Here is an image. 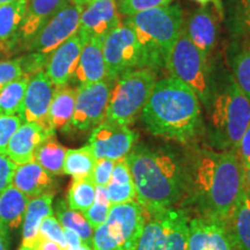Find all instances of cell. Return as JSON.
<instances>
[{"label":"cell","mask_w":250,"mask_h":250,"mask_svg":"<svg viewBox=\"0 0 250 250\" xmlns=\"http://www.w3.org/2000/svg\"><path fill=\"white\" fill-rule=\"evenodd\" d=\"M187 189L182 204L198 217L225 223L245 191V168L235 151L203 148L187 161Z\"/></svg>","instance_id":"1"},{"label":"cell","mask_w":250,"mask_h":250,"mask_svg":"<svg viewBox=\"0 0 250 250\" xmlns=\"http://www.w3.org/2000/svg\"><path fill=\"white\" fill-rule=\"evenodd\" d=\"M126 161L136 202L145 213L175 208L182 202L187 189L186 165L175 153L138 145L126 155Z\"/></svg>","instance_id":"2"},{"label":"cell","mask_w":250,"mask_h":250,"mask_svg":"<svg viewBox=\"0 0 250 250\" xmlns=\"http://www.w3.org/2000/svg\"><path fill=\"white\" fill-rule=\"evenodd\" d=\"M142 120L148 132L187 144L203 130L201 102L189 87L174 77L155 83Z\"/></svg>","instance_id":"3"},{"label":"cell","mask_w":250,"mask_h":250,"mask_svg":"<svg viewBox=\"0 0 250 250\" xmlns=\"http://www.w3.org/2000/svg\"><path fill=\"white\" fill-rule=\"evenodd\" d=\"M124 23L136 34L143 50L144 67L159 71L166 67L171 48L183 29V12L179 4L148 9L125 18Z\"/></svg>","instance_id":"4"},{"label":"cell","mask_w":250,"mask_h":250,"mask_svg":"<svg viewBox=\"0 0 250 250\" xmlns=\"http://www.w3.org/2000/svg\"><path fill=\"white\" fill-rule=\"evenodd\" d=\"M210 114V140L218 151H236L250 123V102L229 72L213 83L208 110Z\"/></svg>","instance_id":"5"},{"label":"cell","mask_w":250,"mask_h":250,"mask_svg":"<svg viewBox=\"0 0 250 250\" xmlns=\"http://www.w3.org/2000/svg\"><path fill=\"white\" fill-rule=\"evenodd\" d=\"M156 81V73L149 68L121 76L112 85L104 120L127 126L132 124L147 103Z\"/></svg>","instance_id":"6"},{"label":"cell","mask_w":250,"mask_h":250,"mask_svg":"<svg viewBox=\"0 0 250 250\" xmlns=\"http://www.w3.org/2000/svg\"><path fill=\"white\" fill-rule=\"evenodd\" d=\"M166 67L171 73V77L189 87L196 94L201 104L208 110L214 81L212 79L208 58L192 44L184 29L171 48Z\"/></svg>","instance_id":"7"},{"label":"cell","mask_w":250,"mask_h":250,"mask_svg":"<svg viewBox=\"0 0 250 250\" xmlns=\"http://www.w3.org/2000/svg\"><path fill=\"white\" fill-rule=\"evenodd\" d=\"M146 214L136 201L111 205L104 224L94 229L93 250H136Z\"/></svg>","instance_id":"8"},{"label":"cell","mask_w":250,"mask_h":250,"mask_svg":"<svg viewBox=\"0 0 250 250\" xmlns=\"http://www.w3.org/2000/svg\"><path fill=\"white\" fill-rule=\"evenodd\" d=\"M189 214L169 208L149 214L136 250H187Z\"/></svg>","instance_id":"9"},{"label":"cell","mask_w":250,"mask_h":250,"mask_svg":"<svg viewBox=\"0 0 250 250\" xmlns=\"http://www.w3.org/2000/svg\"><path fill=\"white\" fill-rule=\"evenodd\" d=\"M102 51L107 79L112 83L127 72L145 68L142 46L132 28L124 22L105 36Z\"/></svg>","instance_id":"10"},{"label":"cell","mask_w":250,"mask_h":250,"mask_svg":"<svg viewBox=\"0 0 250 250\" xmlns=\"http://www.w3.org/2000/svg\"><path fill=\"white\" fill-rule=\"evenodd\" d=\"M81 12L83 6L68 1L27 43V51L46 64L50 55L78 33Z\"/></svg>","instance_id":"11"},{"label":"cell","mask_w":250,"mask_h":250,"mask_svg":"<svg viewBox=\"0 0 250 250\" xmlns=\"http://www.w3.org/2000/svg\"><path fill=\"white\" fill-rule=\"evenodd\" d=\"M112 85V81L105 79L78 87L71 129L86 132L104 120Z\"/></svg>","instance_id":"12"},{"label":"cell","mask_w":250,"mask_h":250,"mask_svg":"<svg viewBox=\"0 0 250 250\" xmlns=\"http://www.w3.org/2000/svg\"><path fill=\"white\" fill-rule=\"evenodd\" d=\"M137 133L127 125H122L103 120L95 126L89 137L88 146L94 156L117 161L129 154L137 142Z\"/></svg>","instance_id":"13"},{"label":"cell","mask_w":250,"mask_h":250,"mask_svg":"<svg viewBox=\"0 0 250 250\" xmlns=\"http://www.w3.org/2000/svg\"><path fill=\"white\" fill-rule=\"evenodd\" d=\"M121 23L117 0H92L83 7L78 35L83 44L90 39L103 41Z\"/></svg>","instance_id":"14"},{"label":"cell","mask_w":250,"mask_h":250,"mask_svg":"<svg viewBox=\"0 0 250 250\" xmlns=\"http://www.w3.org/2000/svg\"><path fill=\"white\" fill-rule=\"evenodd\" d=\"M55 86L44 71H40L30 76L22 107L19 112L22 122H31L50 126L48 114Z\"/></svg>","instance_id":"15"},{"label":"cell","mask_w":250,"mask_h":250,"mask_svg":"<svg viewBox=\"0 0 250 250\" xmlns=\"http://www.w3.org/2000/svg\"><path fill=\"white\" fill-rule=\"evenodd\" d=\"M52 136L55 131L50 126L24 122L9 139L6 155L17 166L34 161L36 149Z\"/></svg>","instance_id":"16"},{"label":"cell","mask_w":250,"mask_h":250,"mask_svg":"<svg viewBox=\"0 0 250 250\" xmlns=\"http://www.w3.org/2000/svg\"><path fill=\"white\" fill-rule=\"evenodd\" d=\"M187 250H233V247L223 221L197 215L189 220Z\"/></svg>","instance_id":"17"},{"label":"cell","mask_w":250,"mask_h":250,"mask_svg":"<svg viewBox=\"0 0 250 250\" xmlns=\"http://www.w3.org/2000/svg\"><path fill=\"white\" fill-rule=\"evenodd\" d=\"M83 46V40L77 33L50 55L45 65V73L55 87L68 85L73 79Z\"/></svg>","instance_id":"18"},{"label":"cell","mask_w":250,"mask_h":250,"mask_svg":"<svg viewBox=\"0 0 250 250\" xmlns=\"http://www.w3.org/2000/svg\"><path fill=\"white\" fill-rule=\"evenodd\" d=\"M183 29L192 44L208 58L218 37V24L213 12L208 7L197 9L188 18Z\"/></svg>","instance_id":"19"},{"label":"cell","mask_w":250,"mask_h":250,"mask_svg":"<svg viewBox=\"0 0 250 250\" xmlns=\"http://www.w3.org/2000/svg\"><path fill=\"white\" fill-rule=\"evenodd\" d=\"M102 44L103 41L100 39H90L83 44L79 62L73 74V79L79 86L90 85L107 79Z\"/></svg>","instance_id":"20"},{"label":"cell","mask_w":250,"mask_h":250,"mask_svg":"<svg viewBox=\"0 0 250 250\" xmlns=\"http://www.w3.org/2000/svg\"><path fill=\"white\" fill-rule=\"evenodd\" d=\"M12 186L31 199L52 192L55 181L54 176L46 173L36 161H31L17 166L12 177Z\"/></svg>","instance_id":"21"},{"label":"cell","mask_w":250,"mask_h":250,"mask_svg":"<svg viewBox=\"0 0 250 250\" xmlns=\"http://www.w3.org/2000/svg\"><path fill=\"white\" fill-rule=\"evenodd\" d=\"M68 1L70 0H28L20 28V39L27 44Z\"/></svg>","instance_id":"22"},{"label":"cell","mask_w":250,"mask_h":250,"mask_svg":"<svg viewBox=\"0 0 250 250\" xmlns=\"http://www.w3.org/2000/svg\"><path fill=\"white\" fill-rule=\"evenodd\" d=\"M224 224L233 250H250V193L246 189Z\"/></svg>","instance_id":"23"},{"label":"cell","mask_w":250,"mask_h":250,"mask_svg":"<svg viewBox=\"0 0 250 250\" xmlns=\"http://www.w3.org/2000/svg\"><path fill=\"white\" fill-rule=\"evenodd\" d=\"M28 0L0 6V52L9 54L20 40V28Z\"/></svg>","instance_id":"24"},{"label":"cell","mask_w":250,"mask_h":250,"mask_svg":"<svg viewBox=\"0 0 250 250\" xmlns=\"http://www.w3.org/2000/svg\"><path fill=\"white\" fill-rule=\"evenodd\" d=\"M77 88L68 85L55 87L54 96L49 108L48 123L52 130L65 131L71 130V122L76 107Z\"/></svg>","instance_id":"25"},{"label":"cell","mask_w":250,"mask_h":250,"mask_svg":"<svg viewBox=\"0 0 250 250\" xmlns=\"http://www.w3.org/2000/svg\"><path fill=\"white\" fill-rule=\"evenodd\" d=\"M52 201H54V192L29 199L22 224V247L33 249L39 236L42 220L54 214Z\"/></svg>","instance_id":"26"},{"label":"cell","mask_w":250,"mask_h":250,"mask_svg":"<svg viewBox=\"0 0 250 250\" xmlns=\"http://www.w3.org/2000/svg\"><path fill=\"white\" fill-rule=\"evenodd\" d=\"M28 203L29 198L12 184L0 193V224L6 232L18 229L23 224Z\"/></svg>","instance_id":"27"},{"label":"cell","mask_w":250,"mask_h":250,"mask_svg":"<svg viewBox=\"0 0 250 250\" xmlns=\"http://www.w3.org/2000/svg\"><path fill=\"white\" fill-rule=\"evenodd\" d=\"M230 73L250 102V37H242L230 46Z\"/></svg>","instance_id":"28"},{"label":"cell","mask_w":250,"mask_h":250,"mask_svg":"<svg viewBox=\"0 0 250 250\" xmlns=\"http://www.w3.org/2000/svg\"><path fill=\"white\" fill-rule=\"evenodd\" d=\"M107 190L111 205L124 204V203L136 201V189H134L126 156L115 161L111 179L107 186Z\"/></svg>","instance_id":"29"},{"label":"cell","mask_w":250,"mask_h":250,"mask_svg":"<svg viewBox=\"0 0 250 250\" xmlns=\"http://www.w3.org/2000/svg\"><path fill=\"white\" fill-rule=\"evenodd\" d=\"M67 149L55 138V136L46 139L34 155V161H36L41 167L52 176H59L62 173L65 155Z\"/></svg>","instance_id":"30"},{"label":"cell","mask_w":250,"mask_h":250,"mask_svg":"<svg viewBox=\"0 0 250 250\" xmlns=\"http://www.w3.org/2000/svg\"><path fill=\"white\" fill-rule=\"evenodd\" d=\"M95 164L96 158L88 145L76 149H67L62 166V173L70 175L73 180L87 179L92 176Z\"/></svg>","instance_id":"31"},{"label":"cell","mask_w":250,"mask_h":250,"mask_svg":"<svg viewBox=\"0 0 250 250\" xmlns=\"http://www.w3.org/2000/svg\"><path fill=\"white\" fill-rule=\"evenodd\" d=\"M56 214L62 228L73 230L80 236L81 241L92 246L94 229L83 212L72 210L68 208L67 203L61 199L56 204Z\"/></svg>","instance_id":"32"},{"label":"cell","mask_w":250,"mask_h":250,"mask_svg":"<svg viewBox=\"0 0 250 250\" xmlns=\"http://www.w3.org/2000/svg\"><path fill=\"white\" fill-rule=\"evenodd\" d=\"M29 79V74L23 73L0 92V114L17 115L20 112Z\"/></svg>","instance_id":"33"},{"label":"cell","mask_w":250,"mask_h":250,"mask_svg":"<svg viewBox=\"0 0 250 250\" xmlns=\"http://www.w3.org/2000/svg\"><path fill=\"white\" fill-rule=\"evenodd\" d=\"M96 186L90 177L73 180L68 189L67 205L72 210L86 212L95 199Z\"/></svg>","instance_id":"34"},{"label":"cell","mask_w":250,"mask_h":250,"mask_svg":"<svg viewBox=\"0 0 250 250\" xmlns=\"http://www.w3.org/2000/svg\"><path fill=\"white\" fill-rule=\"evenodd\" d=\"M110 208L111 203L110 199H109L107 187H96L94 203L88 210L83 212V214H85L90 226L93 227V229H95V228H98L102 224L105 223V220L108 219Z\"/></svg>","instance_id":"35"},{"label":"cell","mask_w":250,"mask_h":250,"mask_svg":"<svg viewBox=\"0 0 250 250\" xmlns=\"http://www.w3.org/2000/svg\"><path fill=\"white\" fill-rule=\"evenodd\" d=\"M230 28L239 39L250 37V0H233Z\"/></svg>","instance_id":"36"},{"label":"cell","mask_w":250,"mask_h":250,"mask_svg":"<svg viewBox=\"0 0 250 250\" xmlns=\"http://www.w3.org/2000/svg\"><path fill=\"white\" fill-rule=\"evenodd\" d=\"M173 0H117V11L121 17H131L139 12L170 5Z\"/></svg>","instance_id":"37"},{"label":"cell","mask_w":250,"mask_h":250,"mask_svg":"<svg viewBox=\"0 0 250 250\" xmlns=\"http://www.w3.org/2000/svg\"><path fill=\"white\" fill-rule=\"evenodd\" d=\"M21 124H22V120L18 115L0 114V154L6 155L9 139Z\"/></svg>","instance_id":"38"},{"label":"cell","mask_w":250,"mask_h":250,"mask_svg":"<svg viewBox=\"0 0 250 250\" xmlns=\"http://www.w3.org/2000/svg\"><path fill=\"white\" fill-rule=\"evenodd\" d=\"M39 234L51 240V241L58 243L62 248H66L67 247L66 240H65L64 236V228L62 227L58 219H56L54 215H49V217L43 219L42 223H41Z\"/></svg>","instance_id":"39"},{"label":"cell","mask_w":250,"mask_h":250,"mask_svg":"<svg viewBox=\"0 0 250 250\" xmlns=\"http://www.w3.org/2000/svg\"><path fill=\"white\" fill-rule=\"evenodd\" d=\"M23 74L20 58L0 62V92Z\"/></svg>","instance_id":"40"},{"label":"cell","mask_w":250,"mask_h":250,"mask_svg":"<svg viewBox=\"0 0 250 250\" xmlns=\"http://www.w3.org/2000/svg\"><path fill=\"white\" fill-rule=\"evenodd\" d=\"M115 161L108 159H98L90 179L96 187H107L110 182Z\"/></svg>","instance_id":"41"},{"label":"cell","mask_w":250,"mask_h":250,"mask_svg":"<svg viewBox=\"0 0 250 250\" xmlns=\"http://www.w3.org/2000/svg\"><path fill=\"white\" fill-rule=\"evenodd\" d=\"M15 168L17 165L9 160L7 155L0 154V193L12 184Z\"/></svg>","instance_id":"42"},{"label":"cell","mask_w":250,"mask_h":250,"mask_svg":"<svg viewBox=\"0 0 250 250\" xmlns=\"http://www.w3.org/2000/svg\"><path fill=\"white\" fill-rule=\"evenodd\" d=\"M235 152L240 161H241L243 168L246 169V168L250 167V123L247 126Z\"/></svg>","instance_id":"43"},{"label":"cell","mask_w":250,"mask_h":250,"mask_svg":"<svg viewBox=\"0 0 250 250\" xmlns=\"http://www.w3.org/2000/svg\"><path fill=\"white\" fill-rule=\"evenodd\" d=\"M33 250H64V248H62L58 243L51 241V240L39 234L35 245L33 247Z\"/></svg>","instance_id":"44"},{"label":"cell","mask_w":250,"mask_h":250,"mask_svg":"<svg viewBox=\"0 0 250 250\" xmlns=\"http://www.w3.org/2000/svg\"><path fill=\"white\" fill-rule=\"evenodd\" d=\"M64 236H65V240H66L67 247H78L83 243L80 236L78 235L76 232H73V230L71 229H67V228H64Z\"/></svg>","instance_id":"45"},{"label":"cell","mask_w":250,"mask_h":250,"mask_svg":"<svg viewBox=\"0 0 250 250\" xmlns=\"http://www.w3.org/2000/svg\"><path fill=\"white\" fill-rule=\"evenodd\" d=\"M193 1L201 4L203 7H208V5H213V7L217 11L218 15L220 18H224V5L221 0H193Z\"/></svg>","instance_id":"46"},{"label":"cell","mask_w":250,"mask_h":250,"mask_svg":"<svg viewBox=\"0 0 250 250\" xmlns=\"http://www.w3.org/2000/svg\"><path fill=\"white\" fill-rule=\"evenodd\" d=\"M0 250H8V233L0 224Z\"/></svg>","instance_id":"47"},{"label":"cell","mask_w":250,"mask_h":250,"mask_svg":"<svg viewBox=\"0 0 250 250\" xmlns=\"http://www.w3.org/2000/svg\"><path fill=\"white\" fill-rule=\"evenodd\" d=\"M64 250H93V247L89 245H86V243H81L80 246L78 247H66Z\"/></svg>","instance_id":"48"},{"label":"cell","mask_w":250,"mask_h":250,"mask_svg":"<svg viewBox=\"0 0 250 250\" xmlns=\"http://www.w3.org/2000/svg\"><path fill=\"white\" fill-rule=\"evenodd\" d=\"M245 186L247 191L250 193V167L245 169Z\"/></svg>","instance_id":"49"},{"label":"cell","mask_w":250,"mask_h":250,"mask_svg":"<svg viewBox=\"0 0 250 250\" xmlns=\"http://www.w3.org/2000/svg\"><path fill=\"white\" fill-rule=\"evenodd\" d=\"M90 1H92V0H70V2H72V4L83 6H83H86Z\"/></svg>","instance_id":"50"},{"label":"cell","mask_w":250,"mask_h":250,"mask_svg":"<svg viewBox=\"0 0 250 250\" xmlns=\"http://www.w3.org/2000/svg\"><path fill=\"white\" fill-rule=\"evenodd\" d=\"M14 1H17V0H0V6L11 4V2H14Z\"/></svg>","instance_id":"51"},{"label":"cell","mask_w":250,"mask_h":250,"mask_svg":"<svg viewBox=\"0 0 250 250\" xmlns=\"http://www.w3.org/2000/svg\"><path fill=\"white\" fill-rule=\"evenodd\" d=\"M19 250H33V249H29V248H26V247H22L21 246V248L19 249Z\"/></svg>","instance_id":"52"}]
</instances>
